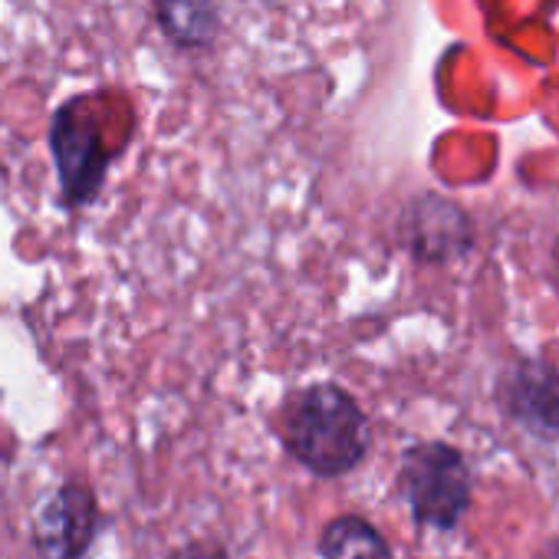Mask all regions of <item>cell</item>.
<instances>
[{"label": "cell", "instance_id": "obj_1", "mask_svg": "<svg viewBox=\"0 0 559 559\" xmlns=\"http://www.w3.org/2000/svg\"><path fill=\"white\" fill-rule=\"evenodd\" d=\"M280 435L300 464L323 477L353 471L369 451V421L362 408L333 382L290 395L280 412Z\"/></svg>", "mask_w": 559, "mask_h": 559}, {"label": "cell", "instance_id": "obj_2", "mask_svg": "<svg viewBox=\"0 0 559 559\" xmlns=\"http://www.w3.org/2000/svg\"><path fill=\"white\" fill-rule=\"evenodd\" d=\"M399 484L421 523L451 526L467 500H471V477L464 457L448 444H418L402 457Z\"/></svg>", "mask_w": 559, "mask_h": 559}, {"label": "cell", "instance_id": "obj_3", "mask_svg": "<svg viewBox=\"0 0 559 559\" xmlns=\"http://www.w3.org/2000/svg\"><path fill=\"white\" fill-rule=\"evenodd\" d=\"M50 139H53V155H57L67 201L86 204L99 191L109 168V155L99 142L93 119L83 109H76V103H70L53 116Z\"/></svg>", "mask_w": 559, "mask_h": 559}, {"label": "cell", "instance_id": "obj_4", "mask_svg": "<svg viewBox=\"0 0 559 559\" xmlns=\"http://www.w3.org/2000/svg\"><path fill=\"white\" fill-rule=\"evenodd\" d=\"M99 530V507L90 487L67 484L37 516V543L53 559H83Z\"/></svg>", "mask_w": 559, "mask_h": 559}, {"label": "cell", "instance_id": "obj_5", "mask_svg": "<svg viewBox=\"0 0 559 559\" xmlns=\"http://www.w3.org/2000/svg\"><path fill=\"white\" fill-rule=\"evenodd\" d=\"M323 559H392L389 543L359 516H336L320 536Z\"/></svg>", "mask_w": 559, "mask_h": 559}, {"label": "cell", "instance_id": "obj_6", "mask_svg": "<svg viewBox=\"0 0 559 559\" xmlns=\"http://www.w3.org/2000/svg\"><path fill=\"white\" fill-rule=\"evenodd\" d=\"M158 21L181 47H201L214 34V0H158Z\"/></svg>", "mask_w": 559, "mask_h": 559}]
</instances>
